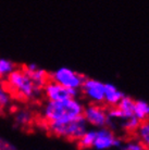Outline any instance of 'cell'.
Listing matches in <instances>:
<instances>
[{"label": "cell", "instance_id": "obj_17", "mask_svg": "<svg viewBox=\"0 0 149 150\" xmlns=\"http://www.w3.org/2000/svg\"><path fill=\"white\" fill-rule=\"evenodd\" d=\"M31 120H32V114L27 110H20L19 112L16 113V115H15L16 123L21 124V125L28 124L31 122Z\"/></svg>", "mask_w": 149, "mask_h": 150}, {"label": "cell", "instance_id": "obj_9", "mask_svg": "<svg viewBox=\"0 0 149 150\" xmlns=\"http://www.w3.org/2000/svg\"><path fill=\"white\" fill-rule=\"evenodd\" d=\"M23 70L25 71L26 74L30 76L34 84L37 87H39V88H43V86L49 79L48 73H46V71L39 69L35 63L26 64L25 67L23 68Z\"/></svg>", "mask_w": 149, "mask_h": 150}, {"label": "cell", "instance_id": "obj_8", "mask_svg": "<svg viewBox=\"0 0 149 150\" xmlns=\"http://www.w3.org/2000/svg\"><path fill=\"white\" fill-rule=\"evenodd\" d=\"M83 96L89 103L102 105L104 100V83L96 79H87L81 87Z\"/></svg>", "mask_w": 149, "mask_h": 150}, {"label": "cell", "instance_id": "obj_5", "mask_svg": "<svg viewBox=\"0 0 149 150\" xmlns=\"http://www.w3.org/2000/svg\"><path fill=\"white\" fill-rule=\"evenodd\" d=\"M123 140L114 134V132L108 126L96 128V137L93 144L95 150H110L120 149L122 147Z\"/></svg>", "mask_w": 149, "mask_h": 150}, {"label": "cell", "instance_id": "obj_3", "mask_svg": "<svg viewBox=\"0 0 149 150\" xmlns=\"http://www.w3.org/2000/svg\"><path fill=\"white\" fill-rule=\"evenodd\" d=\"M47 127L53 135L70 140H77L88 128V124L82 115L70 121L47 122Z\"/></svg>", "mask_w": 149, "mask_h": 150}, {"label": "cell", "instance_id": "obj_20", "mask_svg": "<svg viewBox=\"0 0 149 150\" xmlns=\"http://www.w3.org/2000/svg\"><path fill=\"white\" fill-rule=\"evenodd\" d=\"M147 150H149V149H147Z\"/></svg>", "mask_w": 149, "mask_h": 150}, {"label": "cell", "instance_id": "obj_10", "mask_svg": "<svg viewBox=\"0 0 149 150\" xmlns=\"http://www.w3.org/2000/svg\"><path fill=\"white\" fill-rule=\"evenodd\" d=\"M125 96L122 90L112 83H104V102L108 107H116L119 102Z\"/></svg>", "mask_w": 149, "mask_h": 150}, {"label": "cell", "instance_id": "obj_4", "mask_svg": "<svg viewBox=\"0 0 149 150\" xmlns=\"http://www.w3.org/2000/svg\"><path fill=\"white\" fill-rule=\"evenodd\" d=\"M49 79L64 87L79 90L86 77L72 69L61 67L55 70L51 74H49Z\"/></svg>", "mask_w": 149, "mask_h": 150}, {"label": "cell", "instance_id": "obj_13", "mask_svg": "<svg viewBox=\"0 0 149 150\" xmlns=\"http://www.w3.org/2000/svg\"><path fill=\"white\" fill-rule=\"evenodd\" d=\"M95 137H96V128H87L85 133L77 139V144L79 148H82V149L93 148Z\"/></svg>", "mask_w": 149, "mask_h": 150}, {"label": "cell", "instance_id": "obj_18", "mask_svg": "<svg viewBox=\"0 0 149 150\" xmlns=\"http://www.w3.org/2000/svg\"><path fill=\"white\" fill-rule=\"evenodd\" d=\"M10 103H11L10 93L4 87L0 86V108L1 109L7 108L8 105H10Z\"/></svg>", "mask_w": 149, "mask_h": 150}, {"label": "cell", "instance_id": "obj_12", "mask_svg": "<svg viewBox=\"0 0 149 150\" xmlns=\"http://www.w3.org/2000/svg\"><path fill=\"white\" fill-rule=\"evenodd\" d=\"M135 136L147 149H149V120L140 122L135 131Z\"/></svg>", "mask_w": 149, "mask_h": 150}, {"label": "cell", "instance_id": "obj_15", "mask_svg": "<svg viewBox=\"0 0 149 150\" xmlns=\"http://www.w3.org/2000/svg\"><path fill=\"white\" fill-rule=\"evenodd\" d=\"M16 69L14 62L9 59L0 58V79H6Z\"/></svg>", "mask_w": 149, "mask_h": 150}, {"label": "cell", "instance_id": "obj_21", "mask_svg": "<svg viewBox=\"0 0 149 150\" xmlns=\"http://www.w3.org/2000/svg\"><path fill=\"white\" fill-rule=\"evenodd\" d=\"M119 150H121V149H119Z\"/></svg>", "mask_w": 149, "mask_h": 150}, {"label": "cell", "instance_id": "obj_16", "mask_svg": "<svg viewBox=\"0 0 149 150\" xmlns=\"http://www.w3.org/2000/svg\"><path fill=\"white\" fill-rule=\"evenodd\" d=\"M121 150H147L144 145H143L137 138L128 139L126 142H123L122 147L120 148Z\"/></svg>", "mask_w": 149, "mask_h": 150}, {"label": "cell", "instance_id": "obj_1", "mask_svg": "<svg viewBox=\"0 0 149 150\" xmlns=\"http://www.w3.org/2000/svg\"><path fill=\"white\" fill-rule=\"evenodd\" d=\"M84 103L78 98H71L60 101L46 102L41 114L46 122L56 121H70L83 115Z\"/></svg>", "mask_w": 149, "mask_h": 150}, {"label": "cell", "instance_id": "obj_6", "mask_svg": "<svg viewBox=\"0 0 149 150\" xmlns=\"http://www.w3.org/2000/svg\"><path fill=\"white\" fill-rule=\"evenodd\" d=\"M83 117L86 123L93 128H101L108 126V114L107 109L102 105L89 103L84 107Z\"/></svg>", "mask_w": 149, "mask_h": 150}, {"label": "cell", "instance_id": "obj_2", "mask_svg": "<svg viewBox=\"0 0 149 150\" xmlns=\"http://www.w3.org/2000/svg\"><path fill=\"white\" fill-rule=\"evenodd\" d=\"M6 82L10 89L13 90L19 97L24 99H33L41 90V88L34 84L23 69H15L6 79Z\"/></svg>", "mask_w": 149, "mask_h": 150}, {"label": "cell", "instance_id": "obj_19", "mask_svg": "<svg viewBox=\"0 0 149 150\" xmlns=\"http://www.w3.org/2000/svg\"><path fill=\"white\" fill-rule=\"evenodd\" d=\"M1 110H2V109H1V108H0V114H1Z\"/></svg>", "mask_w": 149, "mask_h": 150}, {"label": "cell", "instance_id": "obj_11", "mask_svg": "<svg viewBox=\"0 0 149 150\" xmlns=\"http://www.w3.org/2000/svg\"><path fill=\"white\" fill-rule=\"evenodd\" d=\"M134 115L140 122L149 120V102L145 99L134 100Z\"/></svg>", "mask_w": 149, "mask_h": 150}, {"label": "cell", "instance_id": "obj_14", "mask_svg": "<svg viewBox=\"0 0 149 150\" xmlns=\"http://www.w3.org/2000/svg\"><path fill=\"white\" fill-rule=\"evenodd\" d=\"M122 112L124 117H130L134 115V99H132L128 96H124L123 99L116 105Z\"/></svg>", "mask_w": 149, "mask_h": 150}, {"label": "cell", "instance_id": "obj_7", "mask_svg": "<svg viewBox=\"0 0 149 150\" xmlns=\"http://www.w3.org/2000/svg\"><path fill=\"white\" fill-rule=\"evenodd\" d=\"M41 89L44 91L46 98L50 101H60L71 98H78L79 95V90L64 87L51 79H48Z\"/></svg>", "mask_w": 149, "mask_h": 150}]
</instances>
